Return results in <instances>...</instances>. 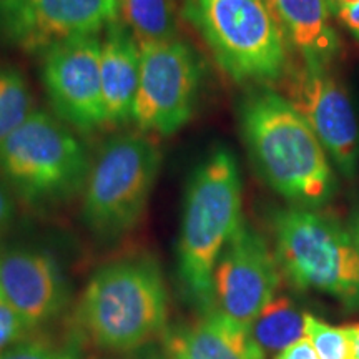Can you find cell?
<instances>
[{"label": "cell", "mask_w": 359, "mask_h": 359, "mask_svg": "<svg viewBox=\"0 0 359 359\" xmlns=\"http://www.w3.org/2000/svg\"><path fill=\"white\" fill-rule=\"evenodd\" d=\"M120 20V0H0V35L25 52L92 37Z\"/></svg>", "instance_id": "30bf717a"}, {"label": "cell", "mask_w": 359, "mask_h": 359, "mask_svg": "<svg viewBox=\"0 0 359 359\" xmlns=\"http://www.w3.org/2000/svg\"><path fill=\"white\" fill-rule=\"evenodd\" d=\"M275 359H320V356L314 351L311 343L306 338H303L278 353Z\"/></svg>", "instance_id": "603a6c76"}, {"label": "cell", "mask_w": 359, "mask_h": 359, "mask_svg": "<svg viewBox=\"0 0 359 359\" xmlns=\"http://www.w3.org/2000/svg\"><path fill=\"white\" fill-rule=\"evenodd\" d=\"M278 285L276 257L264 238L243 219L215 266V309L241 325L251 326L275 298Z\"/></svg>", "instance_id": "8fae6325"}, {"label": "cell", "mask_w": 359, "mask_h": 359, "mask_svg": "<svg viewBox=\"0 0 359 359\" xmlns=\"http://www.w3.org/2000/svg\"><path fill=\"white\" fill-rule=\"evenodd\" d=\"M30 330L0 296V354L24 341Z\"/></svg>", "instance_id": "7402d4cb"}, {"label": "cell", "mask_w": 359, "mask_h": 359, "mask_svg": "<svg viewBox=\"0 0 359 359\" xmlns=\"http://www.w3.org/2000/svg\"><path fill=\"white\" fill-rule=\"evenodd\" d=\"M161 343L168 359H264L250 326L218 309L200 314L190 325L167 327Z\"/></svg>", "instance_id": "5bb4252c"}, {"label": "cell", "mask_w": 359, "mask_h": 359, "mask_svg": "<svg viewBox=\"0 0 359 359\" xmlns=\"http://www.w3.org/2000/svg\"><path fill=\"white\" fill-rule=\"evenodd\" d=\"M286 42L304 64L327 65L339 50L330 24L331 0H269Z\"/></svg>", "instance_id": "2e32d148"}, {"label": "cell", "mask_w": 359, "mask_h": 359, "mask_svg": "<svg viewBox=\"0 0 359 359\" xmlns=\"http://www.w3.org/2000/svg\"><path fill=\"white\" fill-rule=\"evenodd\" d=\"M349 359H353V358H351V356H349Z\"/></svg>", "instance_id": "f546056e"}, {"label": "cell", "mask_w": 359, "mask_h": 359, "mask_svg": "<svg viewBox=\"0 0 359 359\" xmlns=\"http://www.w3.org/2000/svg\"><path fill=\"white\" fill-rule=\"evenodd\" d=\"M344 331H346L349 341V351H351L349 356L353 359H359V323L358 325L344 326Z\"/></svg>", "instance_id": "484cf974"}, {"label": "cell", "mask_w": 359, "mask_h": 359, "mask_svg": "<svg viewBox=\"0 0 359 359\" xmlns=\"http://www.w3.org/2000/svg\"><path fill=\"white\" fill-rule=\"evenodd\" d=\"M168 294L158 264L125 258L105 264L80 296L75 321L103 351L128 353L167 330Z\"/></svg>", "instance_id": "3957f363"}, {"label": "cell", "mask_w": 359, "mask_h": 359, "mask_svg": "<svg viewBox=\"0 0 359 359\" xmlns=\"http://www.w3.org/2000/svg\"><path fill=\"white\" fill-rule=\"evenodd\" d=\"M304 314L286 296H275L251 323L250 331L263 351L280 353L304 338Z\"/></svg>", "instance_id": "e0dca14e"}, {"label": "cell", "mask_w": 359, "mask_h": 359, "mask_svg": "<svg viewBox=\"0 0 359 359\" xmlns=\"http://www.w3.org/2000/svg\"><path fill=\"white\" fill-rule=\"evenodd\" d=\"M35 111L34 97L24 74L0 65V145Z\"/></svg>", "instance_id": "d6986e66"}, {"label": "cell", "mask_w": 359, "mask_h": 359, "mask_svg": "<svg viewBox=\"0 0 359 359\" xmlns=\"http://www.w3.org/2000/svg\"><path fill=\"white\" fill-rule=\"evenodd\" d=\"M90 167L83 143L43 110H35L0 145V177L30 205L60 203L77 195Z\"/></svg>", "instance_id": "8992f818"}, {"label": "cell", "mask_w": 359, "mask_h": 359, "mask_svg": "<svg viewBox=\"0 0 359 359\" xmlns=\"http://www.w3.org/2000/svg\"><path fill=\"white\" fill-rule=\"evenodd\" d=\"M120 17L138 43L165 42L178 35L173 0H120Z\"/></svg>", "instance_id": "ac0fdd59"}, {"label": "cell", "mask_w": 359, "mask_h": 359, "mask_svg": "<svg viewBox=\"0 0 359 359\" xmlns=\"http://www.w3.org/2000/svg\"><path fill=\"white\" fill-rule=\"evenodd\" d=\"M97 35L58 43L42 53V80L53 110L82 132L107 123Z\"/></svg>", "instance_id": "7c38bea8"}, {"label": "cell", "mask_w": 359, "mask_h": 359, "mask_svg": "<svg viewBox=\"0 0 359 359\" xmlns=\"http://www.w3.org/2000/svg\"><path fill=\"white\" fill-rule=\"evenodd\" d=\"M13 213H15L13 200L11 193H8L7 185L0 180V231L6 230L8 224L12 223Z\"/></svg>", "instance_id": "cb8c5ba5"}, {"label": "cell", "mask_w": 359, "mask_h": 359, "mask_svg": "<svg viewBox=\"0 0 359 359\" xmlns=\"http://www.w3.org/2000/svg\"><path fill=\"white\" fill-rule=\"evenodd\" d=\"M278 266L291 285L359 308V248L336 219L293 206L271 218Z\"/></svg>", "instance_id": "5b68a950"}, {"label": "cell", "mask_w": 359, "mask_h": 359, "mask_svg": "<svg viewBox=\"0 0 359 359\" xmlns=\"http://www.w3.org/2000/svg\"><path fill=\"white\" fill-rule=\"evenodd\" d=\"M286 93L302 114L326 154L346 178L359 167V120L348 88L327 65L302 62L286 80Z\"/></svg>", "instance_id": "9c48e42d"}, {"label": "cell", "mask_w": 359, "mask_h": 359, "mask_svg": "<svg viewBox=\"0 0 359 359\" xmlns=\"http://www.w3.org/2000/svg\"><path fill=\"white\" fill-rule=\"evenodd\" d=\"M100 75L107 123L118 125L132 120L140 77V47L127 25L120 20L105 30Z\"/></svg>", "instance_id": "9a60e30c"}, {"label": "cell", "mask_w": 359, "mask_h": 359, "mask_svg": "<svg viewBox=\"0 0 359 359\" xmlns=\"http://www.w3.org/2000/svg\"><path fill=\"white\" fill-rule=\"evenodd\" d=\"M0 359H83L75 341H53L45 338L24 339L0 354Z\"/></svg>", "instance_id": "44dd1931"}, {"label": "cell", "mask_w": 359, "mask_h": 359, "mask_svg": "<svg viewBox=\"0 0 359 359\" xmlns=\"http://www.w3.org/2000/svg\"><path fill=\"white\" fill-rule=\"evenodd\" d=\"M359 0H331V7H336V8H341V7H349V6H354V4H358Z\"/></svg>", "instance_id": "83f0119b"}, {"label": "cell", "mask_w": 359, "mask_h": 359, "mask_svg": "<svg viewBox=\"0 0 359 359\" xmlns=\"http://www.w3.org/2000/svg\"><path fill=\"white\" fill-rule=\"evenodd\" d=\"M349 233H351V236L354 238L359 248V208H356V212L351 217V222H349Z\"/></svg>", "instance_id": "4316f807"}, {"label": "cell", "mask_w": 359, "mask_h": 359, "mask_svg": "<svg viewBox=\"0 0 359 359\" xmlns=\"http://www.w3.org/2000/svg\"><path fill=\"white\" fill-rule=\"evenodd\" d=\"M304 336L320 359H349V341L343 327L331 326L316 316L304 314Z\"/></svg>", "instance_id": "ffe728a7"}, {"label": "cell", "mask_w": 359, "mask_h": 359, "mask_svg": "<svg viewBox=\"0 0 359 359\" xmlns=\"http://www.w3.org/2000/svg\"><path fill=\"white\" fill-rule=\"evenodd\" d=\"M143 359H168V358L165 356V354H160V353H150V354H147Z\"/></svg>", "instance_id": "f1b7e54d"}, {"label": "cell", "mask_w": 359, "mask_h": 359, "mask_svg": "<svg viewBox=\"0 0 359 359\" xmlns=\"http://www.w3.org/2000/svg\"><path fill=\"white\" fill-rule=\"evenodd\" d=\"M240 127L255 167L278 195L303 206L331 198L336 182L325 147L288 98L253 90L240 103Z\"/></svg>", "instance_id": "6da1fadb"}, {"label": "cell", "mask_w": 359, "mask_h": 359, "mask_svg": "<svg viewBox=\"0 0 359 359\" xmlns=\"http://www.w3.org/2000/svg\"><path fill=\"white\" fill-rule=\"evenodd\" d=\"M241 222L238 161L230 148L218 145L188 180L177 243L183 296L200 314L215 309V266Z\"/></svg>", "instance_id": "7a4b0ae2"}, {"label": "cell", "mask_w": 359, "mask_h": 359, "mask_svg": "<svg viewBox=\"0 0 359 359\" xmlns=\"http://www.w3.org/2000/svg\"><path fill=\"white\" fill-rule=\"evenodd\" d=\"M140 77L132 120L143 132L163 137L185 127L195 110L201 82L196 53L182 40L143 42Z\"/></svg>", "instance_id": "ba28073f"}, {"label": "cell", "mask_w": 359, "mask_h": 359, "mask_svg": "<svg viewBox=\"0 0 359 359\" xmlns=\"http://www.w3.org/2000/svg\"><path fill=\"white\" fill-rule=\"evenodd\" d=\"M183 13L233 82L266 85L288 72V42L269 0H185Z\"/></svg>", "instance_id": "277c9868"}, {"label": "cell", "mask_w": 359, "mask_h": 359, "mask_svg": "<svg viewBox=\"0 0 359 359\" xmlns=\"http://www.w3.org/2000/svg\"><path fill=\"white\" fill-rule=\"evenodd\" d=\"M338 15L349 32L359 39V2L354 4V6L338 8Z\"/></svg>", "instance_id": "d4e9b609"}, {"label": "cell", "mask_w": 359, "mask_h": 359, "mask_svg": "<svg viewBox=\"0 0 359 359\" xmlns=\"http://www.w3.org/2000/svg\"><path fill=\"white\" fill-rule=\"evenodd\" d=\"M161 163L160 147L140 133L111 137L90 167L82 217L100 240L127 235L145 213Z\"/></svg>", "instance_id": "52a82bcc"}, {"label": "cell", "mask_w": 359, "mask_h": 359, "mask_svg": "<svg viewBox=\"0 0 359 359\" xmlns=\"http://www.w3.org/2000/svg\"><path fill=\"white\" fill-rule=\"evenodd\" d=\"M0 296L32 331L64 311L70 291L48 251L12 248L0 255Z\"/></svg>", "instance_id": "4fadbf2b"}]
</instances>
